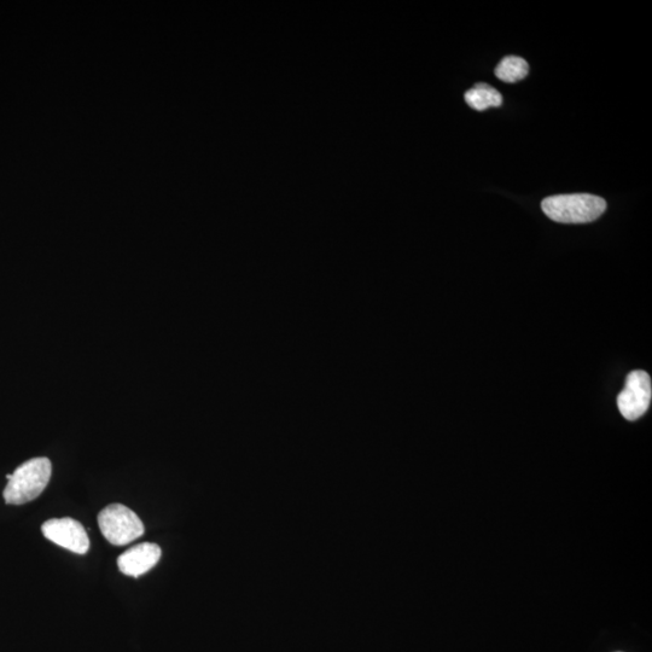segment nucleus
Segmentation results:
<instances>
[{
    "label": "nucleus",
    "instance_id": "7ed1b4c3",
    "mask_svg": "<svg viewBox=\"0 0 652 652\" xmlns=\"http://www.w3.org/2000/svg\"><path fill=\"white\" fill-rule=\"evenodd\" d=\"M98 526L110 544L125 546L144 534V525L135 511L122 504H110L98 514Z\"/></svg>",
    "mask_w": 652,
    "mask_h": 652
},
{
    "label": "nucleus",
    "instance_id": "423d86ee",
    "mask_svg": "<svg viewBox=\"0 0 652 652\" xmlns=\"http://www.w3.org/2000/svg\"><path fill=\"white\" fill-rule=\"evenodd\" d=\"M161 555V547L157 544L143 543L133 546L118 558L119 570L122 574L137 579L153 569L160 562Z\"/></svg>",
    "mask_w": 652,
    "mask_h": 652
},
{
    "label": "nucleus",
    "instance_id": "f03ea898",
    "mask_svg": "<svg viewBox=\"0 0 652 652\" xmlns=\"http://www.w3.org/2000/svg\"><path fill=\"white\" fill-rule=\"evenodd\" d=\"M52 465L48 458H33L17 468L5 487V503L22 505L37 499L51 479Z\"/></svg>",
    "mask_w": 652,
    "mask_h": 652
},
{
    "label": "nucleus",
    "instance_id": "20e7f679",
    "mask_svg": "<svg viewBox=\"0 0 652 652\" xmlns=\"http://www.w3.org/2000/svg\"><path fill=\"white\" fill-rule=\"evenodd\" d=\"M652 398L651 378L645 371H633L617 397V407L627 421H637L649 410Z\"/></svg>",
    "mask_w": 652,
    "mask_h": 652
},
{
    "label": "nucleus",
    "instance_id": "6e6552de",
    "mask_svg": "<svg viewBox=\"0 0 652 652\" xmlns=\"http://www.w3.org/2000/svg\"><path fill=\"white\" fill-rule=\"evenodd\" d=\"M529 72V66L525 58L508 56L498 64L496 75L504 83L515 84L525 79Z\"/></svg>",
    "mask_w": 652,
    "mask_h": 652
},
{
    "label": "nucleus",
    "instance_id": "f257e3e1",
    "mask_svg": "<svg viewBox=\"0 0 652 652\" xmlns=\"http://www.w3.org/2000/svg\"><path fill=\"white\" fill-rule=\"evenodd\" d=\"M544 213L562 224H586L602 217L607 202L590 194L557 195L547 197L541 203Z\"/></svg>",
    "mask_w": 652,
    "mask_h": 652
},
{
    "label": "nucleus",
    "instance_id": "39448f33",
    "mask_svg": "<svg viewBox=\"0 0 652 652\" xmlns=\"http://www.w3.org/2000/svg\"><path fill=\"white\" fill-rule=\"evenodd\" d=\"M46 539L68 551L85 555L90 549V539L85 528L73 518H51L42 526Z\"/></svg>",
    "mask_w": 652,
    "mask_h": 652
},
{
    "label": "nucleus",
    "instance_id": "0eeeda50",
    "mask_svg": "<svg viewBox=\"0 0 652 652\" xmlns=\"http://www.w3.org/2000/svg\"><path fill=\"white\" fill-rule=\"evenodd\" d=\"M465 101L477 112H485L488 108H497L503 104V96L492 86L485 83L476 84L465 93Z\"/></svg>",
    "mask_w": 652,
    "mask_h": 652
}]
</instances>
